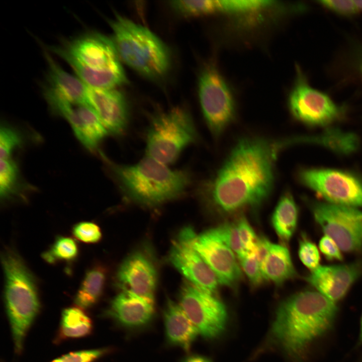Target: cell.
I'll use <instances>...</instances> for the list:
<instances>
[{
	"label": "cell",
	"mask_w": 362,
	"mask_h": 362,
	"mask_svg": "<svg viewBox=\"0 0 362 362\" xmlns=\"http://www.w3.org/2000/svg\"><path fill=\"white\" fill-rule=\"evenodd\" d=\"M283 145L259 137L241 138L215 175L201 186V198L223 214L261 205L273 189L275 162Z\"/></svg>",
	"instance_id": "obj_1"
},
{
	"label": "cell",
	"mask_w": 362,
	"mask_h": 362,
	"mask_svg": "<svg viewBox=\"0 0 362 362\" xmlns=\"http://www.w3.org/2000/svg\"><path fill=\"white\" fill-rule=\"evenodd\" d=\"M337 310L335 302L318 291L295 294L279 306L272 336L289 355L301 359L311 344L331 329Z\"/></svg>",
	"instance_id": "obj_2"
},
{
	"label": "cell",
	"mask_w": 362,
	"mask_h": 362,
	"mask_svg": "<svg viewBox=\"0 0 362 362\" xmlns=\"http://www.w3.org/2000/svg\"><path fill=\"white\" fill-rule=\"evenodd\" d=\"M65 61L87 86L116 88L127 81L112 39L88 32L49 48Z\"/></svg>",
	"instance_id": "obj_3"
},
{
	"label": "cell",
	"mask_w": 362,
	"mask_h": 362,
	"mask_svg": "<svg viewBox=\"0 0 362 362\" xmlns=\"http://www.w3.org/2000/svg\"><path fill=\"white\" fill-rule=\"evenodd\" d=\"M111 169L125 195L147 207L181 196L191 181L186 170L172 169L147 156L133 165L112 164Z\"/></svg>",
	"instance_id": "obj_4"
},
{
	"label": "cell",
	"mask_w": 362,
	"mask_h": 362,
	"mask_svg": "<svg viewBox=\"0 0 362 362\" xmlns=\"http://www.w3.org/2000/svg\"><path fill=\"white\" fill-rule=\"evenodd\" d=\"M4 299L16 352L23 347L26 333L40 307L36 283L23 259L12 249L4 251Z\"/></svg>",
	"instance_id": "obj_5"
},
{
	"label": "cell",
	"mask_w": 362,
	"mask_h": 362,
	"mask_svg": "<svg viewBox=\"0 0 362 362\" xmlns=\"http://www.w3.org/2000/svg\"><path fill=\"white\" fill-rule=\"evenodd\" d=\"M119 56L139 73L150 78L164 75L169 56L162 42L146 28L120 16L110 22Z\"/></svg>",
	"instance_id": "obj_6"
},
{
	"label": "cell",
	"mask_w": 362,
	"mask_h": 362,
	"mask_svg": "<svg viewBox=\"0 0 362 362\" xmlns=\"http://www.w3.org/2000/svg\"><path fill=\"white\" fill-rule=\"evenodd\" d=\"M197 139L193 120L185 109L157 113L151 117L147 132L146 156L168 165Z\"/></svg>",
	"instance_id": "obj_7"
},
{
	"label": "cell",
	"mask_w": 362,
	"mask_h": 362,
	"mask_svg": "<svg viewBox=\"0 0 362 362\" xmlns=\"http://www.w3.org/2000/svg\"><path fill=\"white\" fill-rule=\"evenodd\" d=\"M199 98L206 122L214 137H219L233 121L235 106L223 77L213 65L201 73Z\"/></svg>",
	"instance_id": "obj_8"
},
{
	"label": "cell",
	"mask_w": 362,
	"mask_h": 362,
	"mask_svg": "<svg viewBox=\"0 0 362 362\" xmlns=\"http://www.w3.org/2000/svg\"><path fill=\"white\" fill-rule=\"evenodd\" d=\"M178 304L204 338L214 339L224 330L227 310L215 294L187 281L182 286Z\"/></svg>",
	"instance_id": "obj_9"
},
{
	"label": "cell",
	"mask_w": 362,
	"mask_h": 362,
	"mask_svg": "<svg viewBox=\"0 0 362 362\" xmlns=\"http://www.w3.org/2000/svg\"><path fill=\"white\" fill-rule=\"evenodd\" d=\"M314 219L325 235L340 250L362 249V211L357 208L330 203H316L312 208Z\"/></svg>",
	"instance_id": "obj_10"
},
{
	"label": "cell",
	"mask_w": 362,
	"mask_h": 362,
	"mask_svg": "<svg viewBox=\"0 0 362 362\" xmlns=\"http://www.w3.org/2000/svg\"><path fill=\"white\" fill-rule=\"evenodd\" d=\"M298 176L303 185L328 203L362 207V180L353 173L337 169L307 168L301 169Z\"/></svg>",
	"instance_id": "obj_11"
},
{
	"label": "cell",
	"mask_w": 362,
	"mask_h": 362,
	"mask_svg": "<svg viewBox=\"0 0 362 362\" xmlns=\"http://www.w3.org/2000/svg\"><path fill=\"white\" fill-rule=\"evenodd\" d=\"M196 236L192 227L183 229L172 242L168 260L188 281L215 294L220 284L215 274L193 247Z\"/></svg>",
	"instance_id": "obj_12"
},
{
	"label": "cell",
	"mask_w": 362,
	"mask_h": 362,
	"mask_svg": "<svg viewBox=\"0 0 362 362\" xmlns=\"http://www.w3.org/2000/svg\"><path fill=\"white\" fill-rule=\"evenodd\" d=\"M289 99L291 113L298 121L310 126L330 124L341 116L342 111L326 95L309 85L298 73Z\"/></svg>",
	"instance_id": "obj_13"
},
{
	"label": "cell",
	"mask_w": 362,
	"mask_h": 362,
	"mask_svg": "<svg viewBox=\"0 0 362 362\" xmlns=\"http://www.w3.org/2000/svg\"><path fill=\"white\" fill-rule=\"evenodd\" d=\"M115 279L117 286L121 291H129L154 302L157 270L148 249L136 250L126 257L120 265Z\"/></svg>",
	"instance_id": "obj_14"
},
{
	"label": "cell",
	"mask_w": 362,
	"mask_h": 362,
	"mask_svg": "<svg viewBox=\"0 0 362 362\" xmlns=\"http://www.w3.org/2000/svg\"><path fill=\"white\" fill-rule=\"evenodd\" d=\"M194 249L212 269L220 285L234 287L242 278L236 254L211 229L197 235Z\"/></svg>",
	"instance_id": "obj_15"
},
{
	"label": "cell",
	"mask_w": 362,
	"mask_h": 362,
	"mask_svg": "<svg viewBox=\"0 0 362 362\" xmlns=\"http://www.w3.org/2000/svg\"><path fill=\"white\" fill-rule=\"evenodd\" d=\"M44 53L48 69L43 94L49 106L57 103L88 104L86 85L78 77L64 70L46 51Z\"/></svg>",
	"instance_id": "obj_16"
},
{
	"label": "cell",
	"mask_w": 362,
	"mask_h": 362,
	"mask_svg": "<svg viewBox=\"0 0 362 362\" xmlns=\"http://www.w3.org/2000/svg\"><path fill=\"white\" fill-rule=\"evenodd\" d=\"M362 274V260L335 265L319 266L306 281L318 292L334 302L343 298Z\"/></svg>",
	"instance_id": "obj_17"
},
{
	"label": "cell",
	"mask_w": 362,
	"mask_h": 362,
	"mask_svg": "<svg viewBox=\"0 0 362 362\" xmlns=\"http://www.w3.org/2000/svg\"><path fill=\"white\" fill-rule=\"evenodd\" d=\"M104 315L126 329L139 330L152 322L154 302L129 291H121L112 300Z\"/></svg>",
	"instance_id": "obj_18"
},
{
	"label": "cell",
	"mask_w": 362,
	"mask_h": 362,
	"mask_svg": "<svg viewBox=\"0 0 362 362\" xmlns=\"http://www.w3.org/2000/svg\"><path fill=\"white\" fill-rule=\"evenodd\" d=\"M86 87L88 103L108 132L114 135L122 134L128 118L127 104L123 95L116 88Z\"/></svg>",
	"instance_id": "obj_19"
},
{
	"label": "cell",
	"mask_w": 362,
	"mask_h": 362,
	"mask_svg": "<svg viewBox=\"0 0 362 362\" xmlns=\"http://www.w3.org/2000/svg\"><path fill=\"white\" fill-rule=\"evenodd\" d=\"M62 117L70 125L79 141L90 151L97 149L108 133L96 112L88 104L74 106Z\"/></svg>",
	"instance_id": "obj_20"
},
{
	"label": "cell",
	"mask_w": 362,
	"mask_h": 362,
	"mask_svg": "<svg viewBox=\"0 0 362 362\" xmlns=\"http://www.w3.org/2000/svg\"><path fill=\"white\" fill-rule=\"evenodd\" d=\"M163 319L167 342L189 352L199 334L179 304L167 299L163 311Z\"/></svg>",
	"instance_id": "obj_21"
},
{
	"label": "cell",
	"mask_w": 362,
	"mask_h": 362,
	"mask_svg": "<svg viewBox=\"0 0 362 362\" xmlns=\"http://www.w3.org/2000/svg\"><path fill=\"white\" fill-rule=\"evenodd\" d=\"M298 210L289 192L283 194L273 213L271 222L282 245L286 246L297 226Z\"/></svg>",
	"instance_id": "obj_22"
},
{
	"label": "cell",
	"mask_w": 362,
	"mask_h": 362,
	"mask_svg": "<svg viewBox=\"0 0 362 362\" xmlns=\"http://www.w3.org/2000/svg\"><path fill=\"white\" fill-rule=\"evenodd\" d=\"M261 272L265 280L278 285L294 278L296 271L287 246L272 243Z\"/></svg>",
	"instance_id": "obj_23"
},
{
	"label": "cell",
	"mask_w": 362,
	"mask_h": 362,
	"mask_svg": "<svg viewBox=\"0 0 362 362\" xmlns=\"http://www.w3.org/2000/svg\"><path fill=\"white\" fill-rule=\"evenodd\" d=\"M294 143H308L327 148L341 154L355 151L359 145L358 137L354 133L337 129H329L313 136L293 139Z\"/></svg>",
	"instance_id": "obj_24"
},
{
	"label": "cell",
	"mask_w": 362,
	"mask_h": 362,
	"mask_svg": "<svg viewBox=\"0 0 362 362\" xmlns=\"http://www.w3.org/2000/svg\"><path fill=\"white\" fill-rule=\"evenodd\" d=\"M106 274L105 268L100 265H95L86 272L74 298L77 307L86 309L97 303L104 291Z\"/></svg>",
	"instance_id": "obj_25"
},
{
	"label": "cell",
	"mask_w": 362,
	"mask_h": 362,
	"mask_svg": "<svg viewBox=\"0 0 362 362\" xmlns=\"http://www.w3.org/2000/svg\"><path fill=\"white\" fill-rule=\"evenodd\" d=\"M93 328L90 318L78 307H68L61 314L60 333L65 338H79L88 335Z\"/></svg>",
	"instance_id": "obj_26"
},
{
	"label": "cell",
	"mask_w": 362,
	"mask_h": 362,
	"mask_svg": "<svg viewBox=\"0 0 362 362\" xmlns=\"http://www.w3.org/2000/svg\"><path fill=\"white\" fill-rule=\"evenodd\" d=\"M78 247L72 238L59 236L50 248L43 253L42 257L49 263L69 262L75 260L78 254Z\"/></svg>",
	"instance_id": "obj_27"
},
{
	"label": "cell",
	"mask_w": 362,
	"mask_h": 362,
	"mask_svg": "<svg viewBox=\"0 0 362 362\" xmlns=\"http://www.w3.org/2000/svg\"><path fill=\"white\" fill-rule=\"evenodd\" d=\"M19 170L12 158L1 159L0 194L2 199H8L16 191Z\"/></svg>",
	"instance_id": "obj_28"
},
{
	"label": "cell",
	"mask_w": 362,
	"mask_h": 362,
	"mask_svg": "<svg viewBox=\"0 0 362 362\" xmlns=\"http://www.w3.org/2000/svg\"><path fill=\"white\" fill-rule=\"evenodd\" d=\"M171 4L176 11L187 16H198L220 11L219 1H175Z\"/></svg>",
	"instance_id": "obj_29"
},
{
	"label": "cell",
	"mask_w": 362,
	"mask_h": 362,
	"mask_svg": "<svg viewBox=\"0 0 362 362\" xmlns=\"http://www.w3.org/2000/svg\"><path fill=\"white\" fill-rule=\"evenodd\" d=\"M220 11L244 14L258 12L270 7L272 1H219Z\"/></svg>",
	"instance_id": "obj_30"
},
{
	"label": "cell",
	"mask_w": 362,
	"mask_h": 362,
	"mask_svg": "<svg viewBox=\"0 0 362 362\" xmlns=\"http://www.w3.org/2000/svg\"><path fill=\"white\" fill-rule=\"evenodd\" d=\"M211 229L223 242L234 252L238 258L246 254L240 242L236 224L226 223Z\"/></svg>",
	"instance_id": "obj_31"
},
{
	"label": "cell",
	"mask_w": 362,
	"mask_h": 362,
	"mask_svg": "<svg viewBox=\"0 0 362 362\" xmlns=\"http://www.w3.org/2000/svg\"><path fill=\"white\" fill-rule=\"evenodd\" d=\"M238 259L241 268L252 286H259L265 281L254 252L246 254Z\"/></svg>",
	"instance_id": "obj_32"
},
{
	"label": "cell",
	"mask_w": 362,
	"mask_h": 362,
	"mask_svg": "<svg viewBox=\"0 0 362 362\" xmlns=\"http://www.w3.org/2000/svg\"><path fill=\"white\" fill-rule=\"evenodd\" d=\"M72 233L76 239L86 243H95L102 238L100 227L92 222H81L72 228Z\"/></svg>",
	"instance_id": "obj_33"
},
{
	"label": "cell",
	"mask_w": 362,
	"mask_h": 362,
	"mask_svg": "<svg viewBox=\"0 0 362 362\" xmlns=\"http://www.w3.org/2000/svg\"><path fill=\"white\" fill-rule=\"evenodd\" d=\"M299 257L302 262L313 270L319 266L320 255L316 245L305 236L299 242Z\"/></svg>",
	"instance_id": "obj_34"
},
{
	"label": "cell",
	"mask_w": 362,
	"mask_h": 362,
	"mask_svg": "<svg viewBox=\"0 0 362 362\" xmlns=\"http://www.w3.org/2000/svg\"><path fill=\"white\" fill-rule=\"evenodd\" d=\"M21 142L20 135L9 127L2 126L0 130L1 159L11 158L13 151Z\"/></svg>",
	"instance_id": "obj_35"
},
{
	"label": "cell",
	"mask_w": 362,
	"mask_h": 362,
	"mask_svg": "<svg viewBox=\"0 0 362 362\" xmlns=\"http://www.w3.org/2000/svg\"><path fill=\"white\" fill-rule=\"evenodd\" d=\"M109 348H102L72 352L56 358L51 362H94L108 353Z\"/></svg>",
	"instance_id": "obj_36"
},
{
	"label": "cell",
	"mask_w": 362,
	"mask_h": 362,
	"mask_svg": "<svg viewBox=\"0 0 362 362\" xmlns=\"http://www.w3.org/2000/svg\"><path fill=\"white\" fill-rule=\"evenodd\" d=\"M237 227L240 242L245 254L254 252L257 237L244 217H241L237 221Z\"/></svg>",
	"instance_id": "obj_37"
},
{
	"label": "cell",
	"mask_w": 362,
	"mask_h": 362,
	"mask_svg": "<svg viewBox=\"0 0 362 362\" xmlns=\"http://www.w3.org/2000/svg\"><path fill=\"white\" fill-rule=\"evenodd\" d=\"M318 2L334 12L343 15H352L358 10L354 1L324 0Z\"/></svg>",
	"instance_id": "obj_38"
},
{
	"label": "cell",
	"mask_w": 362,
	"mask_h": 362,
	"mask_svg": "<svg viewBox=\"0 0 362 362\" xmlns=\"http://www.w3.org/2000/svg\"><path fill=\"white\" fill-rule=\"evenodd\" d=\"M319 247L320 251L329 260H340L342 256L337 243L330 236L324 235L320 240Z\"/></svg>",
	"instance_id": "obj_39"
},
{
	"label": "cell",
	"mask_w": 362,
	"mask_h": 362,
	"mask_svg": "<svg viewBox=\"0 0 362 362\" xmlns=\"http://www.w3.org/2000/svg\"><path fill=\"white\" fill-rule=\"evenodd\" d=\"M272 243L264 236L257 237L254 252L261 270L268 255Z\"/></svg>",
	"instance_id": "obj_40"
},
{
	"label": "cell",
	"mask_w": 362,
	"mask_h": 362,
	"mask_svg": "<svg viewBox=\"0 0 362 362\" xmlns=\"http://www.w3.org/2000/svg\"><path fill=\"white\" fill-rule=\"evenodd\" d=\"M181 362H212L209 358L197 354H189L184 357Z\"/></svg>",
	"instance_id": "obj_41"
},
{
	"label": "cell",
	"mask_w": 362,
	"mask_h": 362,
	"mask_svg": "<svg viewBox=\"0 0 362 362\" xmlns=\"http://www.w3.org/2000/svg\"><path fill=\"white\" fill-rule=\"evenodd\" d=\"M358 10H362V1H354Z\"/></svg>",
	"instance_id": "obj_42"
},
{
	"label": "cell",
	"mask_w": 362,
	"mask_h": 362,
	"mask_svg": "<svg viewBox=\"0 0 362 362\" xmlns=\"http://www.w3.org/2000/svg\"><path fill=\"white\" fill-rule=\"evenodd\" d=\"M359 342L360 344H362V315L361 317V321H360V334L359 337Z\"/></svg>",
	"instance_id": "obj_43"
}]
</instances>
